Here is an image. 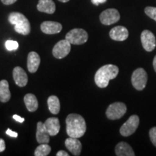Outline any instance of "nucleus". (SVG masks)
<instances>
[{
	"instance_id": "nucleus-1",
	"label": "nucleus",
	"mask_w": 156,
	"mask_h": 156,
	"mask_svg": "<svg viewBox=\"0 0 156 156\" xmlns=\"http://www.w3.org/2000/svg\"><path fill=\"white\" fill-rule=\"evenodd\" d=\"M67 133L70 137H82L86 132V122L81 115L70 114L66 119Z\"/></svg>"
},
{
	"instance_id": "nucleus-2",
	"label": "nucleus",
	"mask_w": 156,
	"mask_h": 156,
	"mask_svg": "<svg viewBox=\"0 0 156 156\" xmlns=\"http://www.w3.org/2000/svg\"><path fill=\"white\" fill-rule=\"evenodd\" d=\"M119 74V68L114 64H106L98 69L95 75V83L98 87L105 88L109 81L114 79Z\"/></svg>"
},
{
	"instance_id": "nucleus-3",
	"label": "nucleus",
	"mask_w": 156,
	"mask_h": 156,
	"mask_svg": "<svg viewBox=\"0 0 156 156\" xmlns=\"http://www.w3.org/2000/svg\"><path fill=\"white\" fill-rule=\"evenodd\" d=\"M9 22L15 25V30L18 34L27 36L30 34L31 28L30 22L24 15L20 12H11L8 17Z\"/></svg>"
},
{
	"instance_id": "nucleus-4",
	"label": "nucleus",
	"mask_w": 156,
	"mask_h": 156,
	"mask_svg": "<svg viewBox=\"0 0 156 156\" xmlns=\"http://www.w3.org/2000/svg\"><path fill=\"white\" fill-rule=\"evenodd\" d=\"M65 39H67L71 44L81 45L87 42L88 34L83 29L75 28L67 33Z\"/></svg>"
},
{
	"instance_id": "nucleus-5",
	"label": "nucleus",
	"mask_w": 156,
	"mask_h": 156,
	"mask_svg": "<svg viewBox=\"0 0 156 156\" xmlns=\"http://www.w3.org/2000/svg\"><path fill=\"white\" fill-rule=\"evenodd\" d=\"M126 106L124 103L116 102L109 105L107 108L106 114L107 118L111 120H116L121 119L126 114Z\"/></svg>"
},
{
	"instance_id": "nucleus-6",
	"label": "nucleus",
	"mask_w": 156,
	"mask_h": 156,
	"mask_svg": "<svg viewBox=\"0 0 156 156\" xmlns=\"http://www.w3.org/2000/svg\"><path fill=\"white\" fill-rule=\"evenodd\" d=\"M147 82V74L143 68L135 69L132 75V83L133 87L137 90H142L146 86Z\"/></svg>"
},
{
	"instance_id": "nucleus-7",
	"label": "nucleus",
	"mask_w": 156,
	"mask_h": 156,
	"mask_svg": "<svg viewBox=\"0 0 156 156\" xmlns=\"http://www.w3.org/2000/svg\"><path fill=\"white\" fill-rule=\"evenodd\" d=\"M140 124V118L136 115H132L120 128V134L124 136H129L134 134Z\"/></svg>"
},
{
	"instance_id": "nucleus-8",
	"label": "nucleus",
	"mask_w": 156,
	"mask_h": 156,
	"mask_svg": "<svg viewBox=\"0 0 156 156\" xmlns=\"http://www.w3.org/2000/svg\"><path fill=\"white\" fill-rule=\"evenodd\" d=\"M70 51H71V44L67 39H64L56 44L52 50V54L56 58H63L69 54Z\"/></svg>"
},
{
	"instance_id": "nucleus-9",
	"label": "nucleus",
	"mask_w": 156,
	"mask_h": 156,
	"mask_svg": "<svg viewBox=\"0 0 156 156\" xmlns=\"http://www.w3.org/2000/svg\"><path fill=\"white\" fill-rule=\"evenodd\" d=\"M120 19V14L116 9H107L101 13L100 20L102 24L110 25L118 22Z\"/></svg>"
},
{
	"instance_id": "nucleus-10",
	"label": "nucleus",
	"mask_w": 156,
	"mask_h": 156,
	"mask_svg": "<svg viewBox=\"0 0 156 156\" xmlns=\"http://www.w3.org/2000/svg\"><path fill=\"white\" fill-rule=\"evenodd\" d=\"M141 42L142 47L147 51H152L156 46L155 36L151 31L145 30L141 34Z\"/></svg>"
},
{
	"instance_id": "nucleus-11",
	"label": "nucleus",
	"mask_w": 156,
	"mask_h": 156,
	"mask_svg": "<svg viewBox=\"0 0 156 156\" xmlns=\"http://www.w3.org/2000/svg\"><path fill=\"white\" fill-rule=\"evenodd\" d=\"M111 38L116 41H124L127 39L129 36V31L125 27L119 26L114 27L109 32Z\"/></svg>"
},
{
	"instance_id": "nucleus-12",
	"label": "nucleus",
	"mask_w": 156,
	"mask_h": 156,
	"mask_svg": "<svg viewBox=\"0 0 156 156\" xmlns=\"http://www.w3.org/2000/svg\"><path fill=\"white\" fill-rule=\"evenodd\" d=\"M41 30L46 34H56L61 32L62 25L61 23L54 21H45L41 25Z\"/></svg>"
},
{
	"instance_id": "nucleus-13",
	"label": "nucleus",
	"mask_w": 156,
	"mask_h": 156,
	"mask_svg": "<svg viewBox=\"0 0 156 156\" xmlns=\"http://www.w3.org/2000/svg\"><path fill=\"white\" fill-rule=\"evenodd\" d=\"M13 79L17 86L25 87L28 81V75L25 70L20 67H15L13 69Z\"/></svg>"
},
{
	"instance_id": "nucleus-14",
	"label": "nucleus",
	"mask_w": 156,
	"mask_h": 156,
	"mask_svg": "<svg viewBox=\"0 0 156 156\" xmlns=\"http://www.w3.org/2000/svg\"><path fill=\"white\" fill-rule=\"evenodd\" d=\"M50 134L45 127L44 123L38 122L37 124V130H36V140L39 144L46 143L49 142Z\"/></svg>"
},
{
	"instance_id": "nucleus-15",
	"label": "nucleus",
	"mask_w": 156,
	"mask_h": 156,
	"mask_svg": "<svg viewBox=\"0 0 156 156\" xmlns=\"http://www.w3.org/2000/svg\"><path fill=\"white\" fill-rule=\"evenodd\" d=\"M44 125L50 136H56L60 131L59 120L56 117H51L47 119L44 122Z\"/></svg>"
},
{
	"instance_id": "nucleus-16",
	"label": "nucleus",
	"mask_w": 156,
	"mask_h": 156,
	"mask_svg": "<svg viewBox=\"0 0 156 156\" xmlns=\"http://www.w3.org/2000/svg\"><path fill=\"white\" fill-rule=\"evenodd\" d=\"M66 147L74 155H80L82 151V144L77 138L69 137L65 140Z\"/></svg>"
},
{
	"instance_id": "nucleus-17",
	"label": "nucleus",
	"mask_w": 156,
	"mask_h": 156,
	"mask_svg": "<svg viewBox=\"0 0 156 156\" xmlns=\"http://www.w3.org/2000/svg\"><path fill=\"white\" fill-rule=\"evenodd\" d=\"M41 63L40 56L36 52L31 51L28 56V69L30 73H35L38 70Z\"/></svg>"
},
{
	"instance_id": "nucleus-18",
	"label": "nucleus",
	"mask_w": 156,
	"mask_h": 156,
	"mask_svg": "<svg viewBox=\"0 0 156 156\" xmlns=\"http://www.w3.org/2000/svg\"><path fill=\"white\" fill-rule=\"evenodd\" d=\"M115 153L117 156H134V152L131 146L125 142H121L115 147Z\"/></svg>"
},
{
	"instance_id": "nucleus-19",
	"label": "nucleus",
	"mask_w": 156,
	"mask_h": 156,
	"mask_svg": "<svg viewBox=\"0 0 156 156\" xmlns=\"http://www.w3.org/2000/svg\"><path fill=\"white\" fill-rule=\"evenodd\" d=\"M37 9L41 12L53 14L56 10V5L53 0H39Z\"/></svg>"
},
{
	"instance_id": "nucleus-20",
	"label": "nucleus",
	"mask_w": 156,
	"mask_h": 156,
	"mask_svg": "<svg viewBox=\"0 0 156 156\" xmlns=\"http://www.w3.org/2000/svg\"><path fill=\"white\" fill-rule=\"evenodd\" d=\"M24 103L25 106L30 112H34L38 109V102L37 100L36 95L32 93L26 94L24 97Z\"/></svg>"
},
{
	"instance_id": "nucleus-21",
	"label": "nucleus",
	"mask_w": 156,
	"mask_h": 156,
	"mask_svg": "<svg viewBox=\"0 0 156 156\" xmlns=\"http://www.w3.org/2000/svg\"><path fill=\"white\" fill-rule=\"evenodd\" d=\"M11 98V93L9 91V83L6 80L0 81V101L6 103L9 101Z\"/></svg>"
},
{
	"instance_id": "nucleus-22",
	"label": "nucleus",
	"mask_w": 156,
	"mask_h": 156,
	"mask_svg": "<svg viewBox=\"0 0 156 156\" xmlns=\"http://www.w3.org/2000/svg\"><path fill=\"white\" fill-rule=\"evenodd\" d=\"M48 107L50 112L53 114H58L60 111V102L58 97L51 95L48 98Z\"/></svg>"
},
{
	"instance_id": "nucleus-23",
	"label": "nucleus",
	"mask_w": 156,
	"mask_h": 156,
	"mask_svg": "<svg viewBox=\"0 0 156 156\" xmlns=\"http://www.w3.org/2000/svg\"><path fill=\"white\" fill-rule=\"evenodd\" d=\"M51 148L48 144L43 143L41 144L35 150L34 155L36 156H46L50 153Z\"/></svg>"
},
{
	"instance_id": "nucleus-24",
	"label": "nucleus",
	"mask_w": 156,
	"mask_h": 156,
	"mask_svg": "<svg viewBox=\"0 0 156 156\" xmlns=\"http://www.w3.org/2000/svg\"><path fill=\"white\" fill-rule=\"evenodd\" d=\"M5 47L8 51H15L18 48L19 44L15 41L8 40L5 42Z\"/></svg>"
},
{
	"instance_id": "nucleus-25",
	"label": "nucleus",
	"mask_w": 156,
	"mask_h": 156,
	"mask_svg": "<svg viewBox=\"0 0 156 156\" xmlns=\"http://www.w3.org/2000/svg\"><path fill=\"white\" fill-rule=\"evenodd\" d=\"M145 12L148 17L156 21V7H147L145 9Z\"/></svg>"
},
{
	"instance_id": "nucleus-26",
	"label": "nucleus",
	"mask_w": 156,
	"mask_h": 156,
	"mask_svg": "<svg viewBox=\"0 0 156 156\" xmlns=\"http://www.w3.org/2000/svg\"><path fill=\"white\" fill-rule=\"evenodd\" d=\"M149 135L152 143L153 144L154 146L156 147V126L151 129L149 132Z\"/></svg>"
},
{
	"instance_id": "nucleus-27",
	"label": "nucleus",
	"mask_w": 156,
	"mask_h": 156,
	"mask_svg": "<svg viewBox=\"0 0 156 156\" xmlns=\"http://www.w3.org/2000/svg\"><path fill=\"white\" fill-rule=\"evenodd\" d=\"M6 134H7V135H9V136H12V137H17V135H18L17 132H13L12 130L9 129H7V131H6Z\"/></svg>"
},
{
	"instance_id": "nucleus-28",
	"label": "nucleus",
	"mask_w": 156,
	"mask_h": 156,
	"mask_svg": "<svg viewBox=\"0 0 156 156\" xmlns=\"http://www.w3.org/2000/svg\"><path fill=\"white\" fill-rule=\"evenodd\" d=\"M5 148H6L5 142L4 141V140L1 139V138H0V153H2V152L5 151Z\"/></svg>"
},
{
	"instance_id": "nucleus-29",
	"label": "nucleus",
	"mask_w": 156,
	"mask_h": 156,
	"mask_svg": "<svg viewBox=\"0 0 156 156\" xmlns=\"http://www.w3.org/2000/svg\"><path fill=\"white\" fill-rule=\"evenodd\" d=\"M2 2L5 5H10L14 4L15 2H17V0H1Z\"/></svg>"
},
{
	"instance_id": "nucleus-30",
	"label": "nucleus",
	"mask_w": 156,
	"mask_h": 156,
	"mask_svg": "<svg viewBox=\"0 0 156 156\" xmlns=\"http://www.w3.org/2000/svg\"><path fill=\"white\" fill-rule=\"evenodd\" d=\"M13 119L15 121H17V122H20V123H23V122L25 121V119L24 118H22V117H20V116H18V115H13Z\"/></svg>"
},
{
	"instance_id": "nucleus-31",
	"label": "nucleus",
	"mask_w": 156,
	"mask_h": 156,
	"mask_svg": "<svg viewBox=\"0 0 156 156\" xmlns=\"http://www.w3.org/2000/svg\"><path fill=\"white\" fill-rule=\"evenodd\" d=\"M107 0H91V2H92L93 5H99L100 4H103L105 3Z\"/></svg>"
},
{
	"instance_id": "nucleus-32",
	"label": "nucleus",
	"mask_w": 156,
	"mask_h": 156,
	"mask_svg": "<svg viewBox=\"0 0 156 156\" xmlns=\"http://www.w3.org/2000/svg\"><path fill=\"white\" fill-rule=\"evenodd\" d=\"M69 155L66 151H59L56 153V156H69Z\"/></svg>"
},
{
	"instance_id": "nucleus-33",
	"label": "nucleus",
	"mask_w": 156,
	"mask_h": 156,
	"mask_svg": "<svg viewBox=\"0 0 156 156\" xmlns=\"http://www.w3.org/2000/svg\"><path fill=\"white\" fill-rule=\"evenodd\" d=\"M153 67H154V69H155V71L156 73V55L155 57H154V59H153Z\"/></svg>"
},
{
	"instance_id": "nucleus-34",
	"label": "nucleus",
	"mask_w": 156,
	"mask_h": 156,
	"mask_svg": "<svg viewBox=\"0 0 156 156\" xmlns=\"http://www.w3.org/2000/svg\"><path fill=\"white\" fill-rule=\"evenodd\" d=\"M59 2H69V0H58Z\"/></svg>"
}]
</instances>
